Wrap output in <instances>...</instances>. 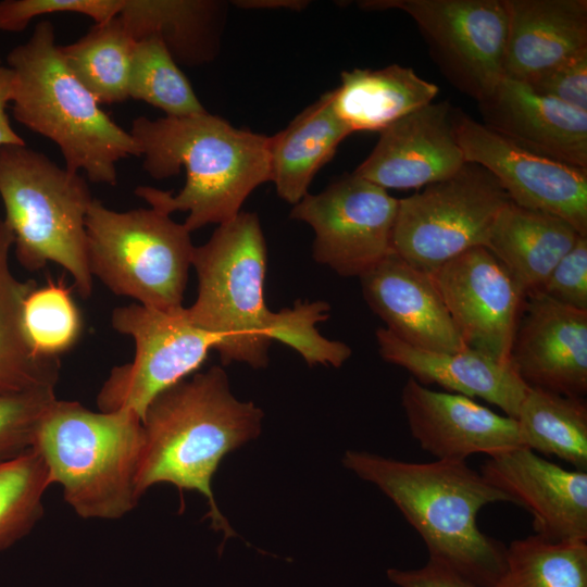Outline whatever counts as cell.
I'll return each mask as SVG.
<instances>
[{
    "label": "cell",
    "instance_id": "16",
    "mask_svg": "<svg viewBox=\"0 0 587 587\" xmlns=\"http://www.w3.org/2000/svg\"><path fill=\"white\" fill-rule=\"evenodd\" d=\"M448 101L432 102L380 132L353 174L384 189H412L442 180L466 162Z\"/></svg>",
    "mask_w": 587,
    "mask_h": 587
},
{
    "label": "cell",
    "instance_id": "22",
    "mask_svg": "<svg viewBox=\"0 0 587 587\" xmlns=\"http://www.w3.org/2000/svg\"><path fill=\"white\" fill-rule=\"evenodd\" d=\"M507 77L526 82L587 49L586 0H503Z\"/></svg>",
    "mask_w": 587,
    "mask_h": 587
},
{
    "label": "cell",
    "instance_id": "1",
    "mask_svg": "<svg viewBox=\"0 0 587 587\" xmlns=\"http://www.w3.org/2000/svg\"><path fill=\"white\" fill-rule=\"evenodd\" d=\"M266 245L255 213H238L218 225L210 239L195 247L192 266L198 278L195 302L185 308L198 327L217 335L222 364L243 362L265 367L273 340L298 351L309 365L341 366L351 349L316 329L328 319L325 302H297L292 309L271 311L264 300Z\"/></svg>",
    "mask_w": 587,
    "mask_h": 587
},
{
    "label": "cell",
    "instance_id": "34",
    "mask_svg": "<svg viewBox=\"0 0 587 587\" xmlns=\"http://www.w3.org/2000/svg\"><path fill=\"white\" fill-rule=\"evenodd\" d=\"M55 399L54 387L0 395V461L33 447L39 423Z\"/></svg>",
    "mask_w": 587,
    "mask_h": 587
},
{
    "label": "cell",
    "instance_id": "39",
    "mask_svg": "<svg viewBox=\"0 0 587 587\" xmlns=\"http://www.w3.org/2000/svg\"><path fill=\"white\" fill-rule=\"evenodd\" d=\"M13 93V73L0 60V147L26 145L25 140L13 129L7 108Z\"/></svg>",
    "mask_w": 587,
    "mask_h": 587
},
{
    "label": "cell",
    "instance_id": "17",
    "mask_svg": "<svg viewBox=\"0 0 587 587\" xmlns=\"http://www.w3.org/2000/svg\"><path fill=\"white\" fill-rule=\"evenodd\" d=\"M401 404L412 436L436 460L465 461L524 447L515 419L466 396L426 388L413 377L402 389Z\"/></svg>",
    "mask_w": 587,
    "mask_h": 587
},
{
    "label": "cell",
    "instance_id": "3",
    "mask_svg": "<svg viewBox=\"0 0 587 587\" xmlns=\"http://www.w3.org/2000/svg\"><path fill=\"white\" fill-rule=\"evenodd\" d=\"M262 419L259 407L233 395L227 374L217 365L160 392L141 419L139 497L159 483L197 490L208 501L205 517L212 528L225 539L236 536L217 508L211 480L227 453L260 435Z\"/></svg>",
    "mask_w": 587,
    "mask_h": 587
},
{
    "label": "cell",
    "instance_id": "8",
    "mask_svg": "<svg viewBox=\"0 0 587 587\" xmlns=\"http://www.w3.org/2000/svg\"><path fill=\"white\" fill-rule=\"evenodd\" d=\"M86 233L90 273L113 294L160 311L183 307L195 251L184 224L152 208L117 212L93 199Z\"/></svg>",
    "mask_w": 587,
    "mask_h": 587
},
{
    "label": "cell",
    "instance_id": "28",
    "mask_svg": "<svg viewBox=\"0 0 587 587\" xmlns=\"http://www.w3.org/2000/svg\"><path fill=\"white\" fill-rule=\"evenodd\" d=\"M515 420L525 448L587 470V404L582 397L528 387Z\"/></svg>",
    "mask_w": 587,
    "mask_h": 587
},
{
    "label": "cell",
    "instance_id": "35",
    "mask_svg": "<svg viewBox=\"0 0 587 587\" xmlns=\"http://www.w3.org/2000/svg\"><path fill=\"white\" fill-rule=\"evenodd\" d=\"M124 0H3L0 1V30L23 32L29 22L52 13H78L95 21L107 22L122 10Z\"/></svg>",
    "mask_w": 587,
    "mask_h": 587
},
{
    "label": "cell",
    "instance_id": "36",
    "mask_svg": "<svg viewBox=\"0 0 587 587\" xmlns=\"http://www.w3.org/2000/svg\"><path fill=\"white\" fill-rule=\"evenodd\" d=\"M524 83L540 95L587 112V49Z\"/></svg>",
    "mask_w": 587,
    "mask_h": 587
},
{
    "label": "cell",
    "instance_id": "30",
    "mask_svg": "<svg viewBox=\"0 0 587 587\" xmlns=\"http://www.w3.org/2000/svg\"><path fill=\"white\" fill-rule=\"evenodd\" d=\"M494 587H587V540L515 539Z\"/></svg>",
    "mask_w": 587,
    "mask_h": 587
},
{
    "label": "cell",
    "instance_id": "6",
    "mask_svg": "<svg viewBox=\"0 0 587 587\" xmlns=\"http://www.w3.org/2000/svg\"><path fill=\"white\" fill-rule=\"evenodd\" d=\"M143 445L140 416L132 410L95 412L58 400L37 428L33 449L43 460L51 485L84 519L116 520L140 499L137 473Z\"/></svg>",
    "mask_w": 587,
    "mask_h": 587
},
{
    "label": "cell",
    "instance_id": "27",
    "mask_svg": "<svg viewBox=\"0 0 587 587\" xmlns=\"http://www.w3.org/2000/svg\"><path fill=\"white\" fill-rule=\"evenodd\" d=\"M13 245L14 236L0 218V395L55 388L60 372V359L36 355L25 337L23 302L37 283L14 276L9 262Z\"/></svg>",
    "mask_w": 587,
    "mask_h": 587
},
{
    "label": "cell",
    "instance_id": "4",
    "mask_svg": "<svg viewBox=\"0 0 587 587\" xmlns=\"http://www.w3.org/2000/svg\"><path fill=\"white\" fill-rule=\"evenodd\" d=\"M344 465L377 486L400 510L436 560L479 587H494L505 562L500 541L480 532L477 515L511 502L465 461L414 463L367 451H346Z\"/></svg>",
    "mask_w": 587,
    "mask_h": 587
},
{
    "label": "cell",
    "instance_id": "32",
    "mask_svg": "<svg viewBox=\"0 0 587 587\" xmlns=\"http://www.w3.org/2000/svg\"><path fill=\"white\" fill-rule=\"evenodd\" d=\"M51 486L47 466L33 449L0 461V551L25 537L43 513Z\"/></svg>",
    "mask_w": 587,
    "mask_h": 587
},
{
    "label": "cell",
    "instance_id": "11",
    "mask_svg": "<svg viewBox=\"0 0 587 587\" xmlns=\"http://www.w3.org/2000/svg\"><path fill=\"white\" fill-rule=\"evenodd\" d=\"M369 11L397 9L417 26L442 75L477 102L503 74L508 14L503 0H366Z\"/></svg>",
    "mask_w": 587,
    "mask_h": 587
},
{
    "label": "cell",
    "instance_id": "7",
    "mask_svg": "<svg viewBox=\"0 0 587 587\" xmlns=\"http://www.w3.org/2000/svg\"><path fill=\"white\" fill-rule=\"evenodd\" d=\"M0 198L18 263L37 271L54 262L83 298L92 294L86 216L93 201L78 173L26 145L0 147Z\"/></svg>",
    "mask_w": 587,
    "mask_h": 587
},
{
    "label": "cell",
    "instance_id": "2",
    "mask_svg": "<svg viewBox=\"0 0 587 587\" xmlns=\"http://www.w3.org/2000/svg\"><path fill=\"white\" fill-rule=\"evenodd\" d=\"M129 133L152 178L165 179L185 168L186 183L178 193L149 186L137 187L135 193L164 214L187 211L183 224L190 233L233 220L250 193L270 182V137L208 112L139 116Z\"/></svg>",
    "mask_w": 587,
    "mask_h": 587
},
{
    "label": "cell",
    "instance_id": "31",
    "mask_svg": "<svg viewBox=\"0 0 587 587\" xmlns=\"http://www.w3.org/2000/svg\"><path fill=\"white\" fill-rule=\"evenodd\" d=\"M128 97L149 103L166 116L179 117L207 112L176 61L155 37L136 42Z\"/></svg>",
    "mask_w": 587,
    "mask_h": 587
},
{
    "label": "cell",
    "instance_id": "20",
    "mask_svg": "<svg viewBox=\"0 0 587 587\" xmlns=\"http://www.w3.org/2000/svg\"><path fill=\"white\" fill-rule=\"evenodd\" d=\"M478 108L482 124L519 147L587 170V112L507 76Z\"/></svg>",
    "mask_w": 587,
    "mask_h": 587
},
{
    "label": "cell",
    "instance_id": "29",
    "mask_svg": "<svg viewBox=\"0 0 587 587\" xmlns=\"http://www.w3.org/2000/svg\"><path fill=\"white\" fill-rule=\"evenodd\" d=\"M136 41L117 15L95 24L73 43L60 46V52L77 80L100 104L123 102Z\"/></svg>",
    "mask_w": 587,
    "mask_h": 587
},
{
    "label": "cell",
    "instance_id": "38",
    "mask_svg": "<svg viewBox=\"0 0 587 587\" xmlns=\"http://www.w3.org/2000/svg\"><path fill=\"white\" fill-rule=\"evenodd\" d=\"M387 576L398 587H479L433 559L414 570L389 569Z\"/></svg>",
    "mask_w": 587,
    "mask_h": 587
},
{
    "label": "cell",
    "instance_id": "12",
    "mask_svg": "<svg viewBox=\"0 0 587 587\" xmlns=\"http://www.w3.org/2000/svg\"><path fill=\"white\" fill-rule=\"evenodd\" d=\"M398 201L386 189L347 174L294 205L290 217L314 233L313 258L345 277L369 272L392 252Z\"/></svg>",
    "mask_w": 587,
    "mask_h": 587
},
{
    "label": "cell",
    "instance_id": "26",
    "mask_svg": "<svg viewBox=\"0 0 587 587\" xmlns=\"http://www.w3.org/2000/svg\"><path fill=\"white\" fill-rule=\"evenodd\" d=\"M350 134L335 113L327 91L286 128L270 136V182L278 197L294 205L305 197L315 174Z\"/></svg>",
    "mask_w": 587,
    "mask_h": 587
},
{
    "label": "cell",
    "instance_id": "24",
    "mask_svg": "<svg viewBox=\"0 0 587 587\" xmlns=\"http://www.w3.org/2000/svg\"><path fill=\"white\" fill-rule=\"evenodd\" d=\"M438 91L436 84L420 77L412 67L391 64L342 72L340 85L330 96L335 113L351 133H380L432 103Z\"/></svg>",
    "mask_w": 587,
    "mask_h": 587
},
{
    "label": "cell",
    "instance_id": "33",
    "mask_svg": "<svg viewBox=\"0 0 587 587\" xmlns=\"http://www.w3.org/2000/svg\"><path fill=\"white\" fill-rule=\"evenodd\" d=\"M22 322L33 352L41 358H59L76 344L83 330L79 310L62 279H49L28 294Z\"/></svg>",
    "mask_w": 587,
    "mask_h": 587
},
{
    "label": "cell",
    "instance_id": "5",
    "mask_svg": "<svg viewBox=\"0 0 587 587\" xmlns=\"http://www.w3.org/2000/svg\"><path fill=\"white\" fill-rule=\"evenodd\" d=\"M13 73L14 118L52 142L73 173L115 186L116 164L140 157L129 132L117 125L67 67L49 21L36 24L26 42L7 57Z\"/></svg>",
    "mask_w": 587,
    "mask_h": 587
},
{
    "label": "cell",
    "instance_id": "19",
    "mask_svg": "<svg viewBox=\"0 0 587 587\" xmlns=\"http://www.w3.org/2000/svg\"><path fill=\"white\" fill-rule=\"evenodd\" d=\"M360 280L371 310L400 340L436 352L467 348L429 273L392 251Z\"/></svg>",
    "mask_w": 587,
    "mask_h": 587
},
{
    "label": "cell",
    "instance_id": "15",
    "mask_svg": "<svg viewBox=\"0 0 587 587\" xmlns=\"http://www.w3.org/2000/svg\"><path fill=\"white\" fill-rule=\"evenodd\" d=\"M510 364L528 387L583 398L587 391V311L541 291L526 295Z\"/></svg>",
    "mask_w": 587,
    "mask_h": 587
},
{
    "label": "cell",
    "instance_id": "18",
    "mask_svg": "<svg viewBox=\"0 0 587 587\" xmlns=\"http://www.w3.org/2000/svg\"><path fill=\"white\" fill-rule=\"evenodd\" d=\"M482 476L533 516L536 534L551 540H587V472L565 470L520 447L494 457Z\"/></svg>",
    "mask_w": 587,
    "mask_h": 587
},
{
    "label": "cell",
    "instance_id": "9",
    "mask_svg": "<svg viewBox=\"0 0 587 587\" xmlns=\"http://www.w3.org/2000/svg\"><path fill=\"white\" fill-rule=\"evenodd\" d=\"M509 201L486 168L465 162L453 175L399 199L392 251L430 274L471 248L486 247Z\"/></svg>",
    "mask_w": 587,
    "mask_h": 587
},
{
    "label": "cell",
    "instance_id": "40",
    "mask_svg": "<svg viewBox=\"0 0 587 587\" xmlns=\"http://www.w3.org/2000/svg\"><path fill=\"white\" fill-rule=\"evenodd\" d=\"M235 5L245 9H290L300 11L309 1L301 0H242L234 1Z\"/></svg>",
    "mask_w": 587,
    "mask_h": 587
},
{
    "label": "cell",
    "instance_id": "25",
    "mask_svg": "<svg viewBox=\"0 0 587 587\" xmlns=\"http://www.w3.org/2000/svg\"><path fill=\"white\" fill-rule=\"evenodd\" d=\"M225 13L215 0H124L118 16L136 42L155 37L177 64L197 66L216 55Z\"/></svg>",
    "mask_w": 587,
    "mask_h": 587
},
{
    "label": "cell",
    "instance_id": "13",
    "mask_svg": "<svg viewBox=\"0 0 587 587\" xmlns=\"http://www.w3.org/2000/svg\"><path fill=\"white\" fill-rule=\"evenodd\" d=\"M455 133L465 161L486 168L513 203L561 217L587 237V170L525 150L460 109Z\"/></svg>",
    "mask_w": 587,
    "mask_h": 587
},
{
    "label": "cell",
    "instance_id": "14",
    "mask_svg": "<svg viewBox=\"0 0 587 587\" xmlns=\"http://www.w3.org/2000/svg\"><path fill=\"white\" fill-rule=\"evenodd\" d=\"M467 348L510 364L525 295L486 248H471L430 273Z\"/></svg>",
    "mask_w": 587,
    "mask_h": 587
},
{
    "label": "cell",
    "instance_id": "21",
    "mask_svg": "<svg viewBox=\"0 0 587 587\" xmlns=\"http://www.w3.org/2000/svg\"><path fill=\"white\" fill-rule=\"evenodd\" d=\"M376 339L380 357L410 372L420 384H436L453 394L482 398L516 419L528 386L511 365L471 348L457 352L416 348L385 327L377 329Z\"/></svg>",
    "mask_w": 587,
    "mask_h": 587
},
{
    "label": "cell",
    "instance_id": "37",
    "mask_svg": "<svg viewBox=\"0 0 587 587\" xmlns=\"http://www.w3.org/2000/svg\"><path fill=\"white\" fill-rule=\"evenodd\" d=\"M569 307L587 311V237H580L538 290Z\"/></svg>",
    "mask_w": 587,
    "mask_h": 587
},
{
    "label": "cell",
    "instance_id": "23",
    "mask_svg": "<svg viewBox=\"0 0 587 587\" xmlns=\"http://www.w3.org/2000/svg\"><path fill=\"white\" fill-rule=\"evenodd\" d=\"M580 237L561 217L509 201L491 227L486 248L526 296L542 287Z\"/></svg>",
    "mask_w": 587,
    "mask_h": 587
},
{
    "label": "cell",
    "instance_id": "10",
    "mask_svg": "<svg viewBox=\"0 0 587 587\" xmlns=\"http://www.w3.org/2000/svg\"><path fill=\"white\" fill-rule=\"evenodd\" d=\"M112 326L133 338L132 362L115 366L98 396L99 411L132 410L142 419L162 391L197 371L221 338L196 326L182 307L160 311L132 303L114 309Z\"/></svg>",
    "mask_w": 587,
    "mask_h": 587
}]
</instances>
